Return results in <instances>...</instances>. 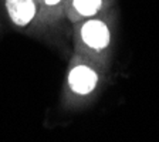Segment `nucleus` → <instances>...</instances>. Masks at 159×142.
Returning <instances> with one entry per match:
<instances>
[{"label":"nucleus","mask_w":159,"mask_h":142,"mask_svg":"<svg viewBox=\"0 0 159 142\" xmlns=\"http://www.w3.org/2000/svg\"><path fill=\"white\" fill-rule=\"evenodd\" d=\"M70 85L77 94H88L97 85L98 77L95 71L85 66H77L68 76Z\"/></svg>","instance_id":"nucleus-1"},{"label":"nucleus","mask_w":159,"mask_h":142,"mask_svg":"<svg viewBox=\"0 0 159 142\" xmlns=\"http://www.w3.org/2000/svg\"><path fill=\"white\" fill-rule=\"evenodd\" d=\"M83 40L93 48H104L109 43L108 27L99 20H89L83 27Z\"/></svg>","instance_id":"nucleus-2"},{"label":"nucleus","mask_w":159,"mask_h":142,"mask_svg":"<svg viewBox=\"0 0 159 142\" xmlns=\"http://www.w3.org/2000/svg\"><path fill=\"white\" fill-rule=\"evenodd\" d=\"M74 7L83 16H93L101 7V0H74Z\"/></svg>","instance_id":"nucleus-4"},{"label":"nucleus","mask_w":159,"mask_h":142,"mask_svg":"<svg viewBox=\"0 0 159 142\" xmlns=\"http://www.w3.org/2000/svg\"><path fill=\"white\" fill-rule=\"evenodd\" d=\"M9 16L17 26H27L36 14L33 0H6Z\"/></svg>","instance_id":"nucleus-3"},{"label":"nucleus","mask_w":159,"mask_h":142,"mask_svg":"<svg viewBox=\"0 0 159 142\" xmlns=\"http://www.w3.org/2000/svg\"><path fill=\"white\" fill-rule=\"evenodd\" d=\"M47 4H50V6H54V4H57L60 2V0H44Z\"/></svg>","instance_id":"nucleus-5"}]
</instances>
